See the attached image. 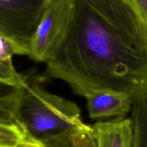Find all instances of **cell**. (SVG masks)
Wrapping results in <instances>:
<instances>
[{
    "mask_svg": "<svg viewBox=\"0 0 147 147\" xmlns=\"http://www.w3.org/2000/svg\"><path fill=\"white\" fill-rule=\"evenodd\" d=\"M23 85L20 86V85L12 84L0 80V121L1 122L9 123H14L13 113Z\"/></svg>",
    "mask_w": 147,
    "mask_h": 147,
    "instance_id": "9c48e42d",
    "label": "cell"
},
{
    "mask_svg": "<svg viewBox=\"0 0 147 147\" xmlns=\"http://www.w3.org/2000/svg\"><path fill=\"white\" fill-rule=\"evenodd\" d=\"M67 27L42 78L86 97L96 90L147 100V27L127 0H66Z\"/></svg>",
    "mask_w": 147,
    "mask_h": 147,
    "instance_id": "6da1fadb",
    "label": "cell"
},
{
    "mask_svg": "<svg viewBox=\"0 0 147 147\" xmlns=\"http://www.w3.org/2000/svg\"><path fill=\"white\" fill-rule=\"evenodd\" d=\"M13 122L31 140L43 142L85 124L73 102L53 94L26 76Z\"/></svg>",
    "mask_w": 147,
    "mask_h": 147,
    "instance_id": "7a4b0ae2",
    "label": "cell"
},
{
    "mask_svg": "<svg viewBox=\"0 0 147 147\" xmlns=\"http://www.w3.org/2000/svg\"><path fill=\"white\" fill-rule=\"evenodd\" d=\"M67 17L66 0H53L45 12L32 40L28 53L32 60L46 63L51 58L64 35Z\"/></svg>",
    "mask_w": 147,
    "mask_h": 147,
    "instance_id": "277c9868",
    "label": "cell"
},
{
    "mask_svg": "<svg viewBox=\"0 0 147 147\" xmlns=\"http://www.w3.org/2000/svg\"><path fill=\"white\" fill-rule=\"evenodd\" d=\"M131 119L134 131L131 147H147V100L134 104Z\"/></svg>",
    "mask_w": 147,
    "mask_h": 147,
    "instance_id": "30bf717a",
    "label": "cell"
},
{
    "mask_svg": "<svg viewBox=\"0 0 147 147\" xmlns=\"http://www.w3.org/2000/svg\"><path fill=\"white\" fill-rule=\"evenodd\" d=\"M29 140L17 124L0 121V147H22Z\"/></svg>",
    "mask_w": 147,
    "mask_h": 147,
    "instance_id": "8fae6325",
    "label": "cell"
},
{
    "mask_svg": "<svg viewBox=\"0 0 147 147\" xmlns=\"http://www.w3.org/2000/svg\"><path fill=\"white\" fill-rule=\"evenodd\" d=\"M45 147H97L93 127L84 125L43 142Z\"/></svg>",
    "mask_w": 147,
    "mask_h": 147,
    "instance_id": "ba28073f",
    "label": "cell"
},
{
    "mask_svg": "<svg viewBox=\"0 0 147 147\" xmlns=\"http://www.w3.org/2000/svg\"><path fill=\"white\" fill-rule=\"evenodd\" d=\"M53 0H0V34L28 55L36 30Z\"/></svg>",
    "mask_w": 147,
    "mask_h": 147,
    "instance_id": "3957f363",
    "label": "cell"
},
{
    "mask_svg": "<svg viewBox=\"0 0 147 147\" xmlns=\"http://www.w3.org/2000/svg\"><path fill=\"white\" fill-rule=\"evenodd\" d=\"M14 55H24L14 43L0 34V80L15 85H23L26 76L17 73L12 63Z\"/></svg>",
    "mask_w": 147,
    "mask_h": 147,
    "instance_id": "52a82bcc",
    "label": "cell"
},
{
    "mask_svg": "<svg viewBox=\"0 0 147 147\" xmlns=\"http://www.w3.org/2000/svg\"><path fill=\"white\" fill-rule=\"evenodd\" d=\"M97 147H131L133 123L129 119L98 121L92 126Z\"/></svg>",
    "mask_w": 147,
    "mask_h": 147,
    "instance_id": "8992f818",
    "label": "cell"
},
{
    "mask_svg": "<svg viewBox=\"0 0 147 147\" xmlns=\"http://www.w3.org/2000/svg\"><path fill=\"white\" fill-rule=\"evenodd\" d=\"M147 27V0H127Z\"/></svg>",
    "mask_w": 147,
    "mask_h": 147,
    "instance_id": "7c38bea8",
    "label": "cell"
},
{
    "mask_svg": "<svg viewBox=\"0 0 147 147\" xmlns=\"http://www.w3.org/2000/svg\"><path fill=\"white\" fill-rule=\"evenodd\" d=\"M22 147H45L42 143L33 140H29Z\"/></svg>",
    "mask_w": 147,
    "mask_h": 147,
    "instance_id": "4fadbf2b",
    "label": "cell"
},
{
    "mask_svg": "<svg viewBox=\"0 0 147 147\" xmlns=\"http://www.w3.org/2000/svg\"><path fill=\"white\" fill-rule=\"evenodd\" d=\"M85 98L89 116L93 119H125L134 104L128 95L112 90H96Z\"/></svg>",
    "mask_w": 147,
    "mask_h": 147,
    "instance_id": "5b68a950",
    "label": "cell"
}]
</instances>
